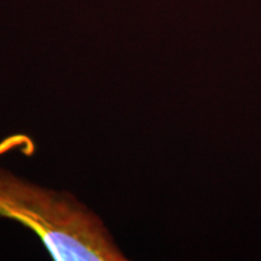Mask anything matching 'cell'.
Segmentation results:
<instances>
[{
	"mask_svg": "<svg viewBox=\"0 0 261 261\" xmlns=\"http://www.w3.org/2000/svg\"><path fill=\"white\" fill-rule=\"evenodd\" d=\"M0 215L32 230L54 260H126L102 219L73 195L31 184L3 169Z\"/></svg>",
	"mask_w": 261,
	"mask_h": 261,
	"instance_id": "cell-1",
	"label": "cell"
}]
</instances>
